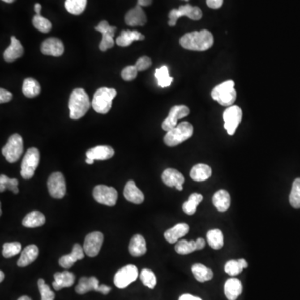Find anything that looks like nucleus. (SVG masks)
<instances>
[{
  "mask_svg": "<svg viewBox=\"0 0 300 300\" xmlns=\"http://www.w3.org/2000/svg\"><path fill=\"white\" fill-rule=\"evenodd\" d=\"M180 45L184 49L193 51H206L214 44V38L208 30L187 33L180 39Z\"/></svg>",
  "mask_w": 300,
  "mask_h": 300,
  "instance_id": "1",
  "label": "nucleus"
},
{
  "mask_svg": "<svg viewBox=\"0 0 300 300\" xmlns=\"http://www.w3.org/2000/svg\"><path fill=\"white\" fill-rule=\"evenodd\" d=\"M90 107H92V102H90L89 97L85 90L83 88H75L71 93L69 100L70 118L79 119L85 115Z\"/></svg>",
  "mask_w": 300,
  "mask_h": 300,
  "instance_id": "2",
  "label": "nucleus"
},
{
  "mask_svg": "<svg viewBox=\"0 0 300 300\" xmlns=\"http://www.w3.org/2000/svg\"><path fill=\"white\" fill-rule=\"evenodd\" d=\"M117 95V91L114 88H100L95 93L92 100V108L94 110L101 114L109 113L113 100Z\"/></svg>",
  "mask_w": 300,
  "mask_h": 300,
  "instance_id": "3",
  "label": "nucleus"
},
{
  "mask_svg": "<svg viewBox=\"0 0 300 300\" xmlns=\"http://www.w3.org/2000/svg\"><path fill=\"white\" fill-rule=\"evenodd\" d=\"M213 100L217 101L223 106H232L237 98V92L234 88L233 80L225 81L216 86L211 92Z\"/></svg>",
  "mask_w": 300,
  "mask_h": 300,
  "instance_id": "4",
  "label": "nucleus"
},
{
  "mask_svg": "<svg viewBox=\"0 0 300 300\" xmlns=\"http://www.w3.org/2000/svg\"><path fill=\"white\" fill-rule=\"evenodd\" d=\"M194 133V128L190 123L181 122L176 127L167 132L164 136L165 144L169 147H174L190 139Z\"/></svg>",
  "mask_w": 300,
  "mask_h": 300,
  "instance_id": "5",
  "label": "nucleus"
},
{
  "mask_svg": "<svg viewBox=\"0 0 300 300\" xmlns=\"http://www.w3.org/2000/svg\"><path fill=\"white\" fill-rule=\"evenodd\" d=\"M23 153V138L19 134L10 137L7 143L2 148V155L10 163H14L20 159Z\"/></svg>",
  "mask_w": 300,
  "mask_h": 300,
  "instance_id": "6",
  "label": "nucleus"
},
{
  "mask_svg": "<svg viewBox=\"0 0 300 300\" xmlns=\"http://www.w3.org/2000/svg\"><path fill=\"white\" fill-rule=\"evenodd\" d=\"M40 151L36 148H30L23 157L21 164V176L24 179H30L35 174L40 163Z\"/></svg>",
  "mask_w": 300,
  "mask_h": 300,
  "instance_id": "7",
  "label": "nucleus"
},
{
  "mask_svg": "<svg viewBox=\"0 0 300 300\" xmlns=\"http://www.w3.org/2000/svg\"><path fill=\"white\" fill-rule=\"evenodd\" d=\"M118 196V192L114 188L106 185H97L93 190V197L95 201L109 207L115 205Z\"/></svg>",
  "mask_w": 300,
  "mask_h": 300,
  "instance_id": "8",
  "label": "nucleus"
},
{
  "mask_svg": "<svg viewBox=\"0 0 300 300\" xmlns=\"http://www.w3.org/2000/svg\"><path fill=\"white\" fill-rule=\"evenodd\" d=\"M182 16H187L193 20H199L203 16V13L202 10L196 6H191L190 5H182L178 10H171L169 14V25L175 26L178 19Z\"/></svg>",
  "mask_w": 300,
  "mask_h": 300,
  "instance_id": "9",
  "label": "nucleus"
},
{
  "mask_svg": "<svg viewBox=\"0 0 300 300\" xmlns=\"http://www.w3.org/2000/svg\"><path fill=\"white\" fill-rule=\"evenodd\" d=\"M138 276H139V270L136 266L128 264L122 268H120L118 272L116 273L113 282L115 286L118 287V289H125L133 282L135 281Z\"/></svg>",
  "mask_w": 300,
  "mask_h": 300,
  "instance_id": "10",
  "label": "nucleus"
},
{
  "mask_svg": "<svg viewBox=\"0 0 300 300\" xmlns=\"http://www.w3.org/2000/svg\"><path fill=\"white\" fill-rule=\"evenodd\" d=\"M95 28L103 35L100 44V50L105 52L108 49H112L115 44L113 37L115 35L117 28L114 26H111L107 21L103 20Z\"/></svg>",
  "mask_w": 300,
  "mask_h": 300,
  "instance_id": "11",
  "label": "nucleus"
},
{
  "mask_svg": "<svg viewBox=\"0 0 300 300\" xmlns=\"http://www.w3.org/2000/svg\"><path fill=\"white\" fill-rule=\"evenodd\" d=\"M224 128L229 135H233L242 119V110L238 106H229L224 112Z\"/></svg>",
  "mask_w": 300,
  "mask_h": 300,
  "instance_id": "12",
  "label": "nucleus"
},
{
  "mask_svg": "<svg viewBox=\"0 0 300 300\" xmlns=\"http://www.w3.org/2000/svg\"><path fill=\"white\" fill-rule=\"evenodd\" d=\"M190 114V109L185 105H175L169 111V116L162 124V129L164 131H169L178 125L180 118H185Z\"/></svg>",
  "mask_w": 300,
  "mask_h": 300,
  "instance_id": "13",
  "label": "nucleus"
},
{
  "mask_svg": "<svg viewBox=\"0 0 300 300\" xmlns=\"http://www.w3.org/2000/svg\"><path fill=\"white\" fill-rule=\"evenodd\" d=\"M48 189L51 196L54 199H62L66 194V184L65 178L60 172H54L49 176Z\"/></svg>",
  "mask_w": 300,
  "mask_h": 300,
  "instance_id": "14",
  "label": "nucleus"
},
{
  "mask_svg": "<svg viewBox=\"0 0 300 300\" xmlns=\"http://www.w3.org/2000/svg\"><path fill=\"white\" fill-rule=\"evenodd\" d=\"M104 243V234L100 232H92L86 236L84 244H83V250L88 257L97 256L102 245Z\"/></svg>",
  "mask_w": 300,
  "mask_h": 300,
  "instance_id": "15",
  "label": "nucleus"
},
{
  "mask_svg": "<svg viewBox=\"0 0 300 300\" xmlns=\"http://www.w3.org/2000/svg\"><path fill=\"white\" fill-rule=\"evenodd\" d=\"M65 51L62 41L58 38H49L44 40L41 45V53L44 55L59 57Z\"/></svg>",
  "mask_w": 300,
  "mask_h": 300,
  "instance_id": "16",
  "label": "nucleus"
},
{
  "mask_svg": "<svg viewBox=\"0 0 300 300\" xmlns=\"http://www.w3.org/2000/svg\"><path fill=\"white\" fill-rule=\"evenodd\" d=\"M125 21L126 24L132 27L143 26L147 23V16L143 9L139 5L129 10L125 14Z\"/></svg>",
  "mask_w": 300,
  "mask_h": 300,
  "instance_id": "17",
  "label": "nucleus"
},
{
  "mask_svg": "<svg viewBox=\"0 0 300 300\" xmlns=\"http://www.w3.org/2000/svg\"><path fill=\"white\" fill-rule=\"evenodd\" d=\"M124 196L126 200L135 204H140L144 201V194L137 187L133 180H129L125 185Z\"/></svg>",
  "mask_w": 300,
  "mask_h": 300,
  "instance_id": "18",
  "label": "nucleus"
},
{
  "mask_svg": "<svg viewBox=\"0 0 300 300\" xmlns=\"http://www.w3.org/2000/svg\"><path fill=\"white\" fill-rule=\"evenodd\" d=\"M83 247L79 244H75L71 254L64 255L59 259V265L64 268H70L77 261L84 258Z\"/></svg>",
  "mask_w": 300,
  "mask_h": 300,
  "instance_id": "19",
  "label": "nucleus"
},
{
  "mask_svg": "<svg viewBox=\"0 0 300 300\" xmlns=\"http://www.w3.org/2000/svg\"><path fill=\"white\" fill-rule=\"evenodd\" d=\"M23 47L22 46L20 41L17 40L14 36L11 37V44L7 49H5L4 53V58L6 62H14L18 58H21L23 55Z\"/></svg>",
  "mask_w": 300,
  "mask_h": 300,
  "instance_id": "20",
  "label": "nucleus"
},
{
  "mask_svg": "<svg viewBox=\"0 0 300 300\" xmlns=\"http://www.w3.org/2000/svg\"><path fill=\"white\" fill-rule=\"evenodd\" d=\"M114 155V150L110 146L100 145L90 148L86 153L87 158L94 160H109Z\"/></svg>",
  "mask_w": 300,
  "mask_h": 300,
  "instance_id": "21",
  "label": "nucleus"
},
{
  "mask_svg": "<svg viewBox=\"0 0 300 300\" xmlns=\"http://www.w3.org/2000/svg\"><path fill=\"white\" fill-rule=\"evenodd\" d=\"M189 230H190V227L187 224L180 223L174 225L173 228L168 229L164 233V238L170 244H175L178 242L179 238L186 235Z\"/></svg>",
  "mask_w": 300,
  "mask_h": 300,
  "instance_id": "22",
  "label": "nucleus"
},
{
  "mask_svg": "<svg viewBox=\"0 0 300 300\" xmlns=\"http://www.w3.org/2000/svg\"><path fill=\"white\" fill-rule=\"evenodd\" d=\"M144 39V35L136 30H123L116 40V44L120 47H128L134 41H141Z\"/></svg>",
  "mask_w": 300,
  "mask_h": 300,
  "instance_id": "23",
  "label": "nucleus"
},
{
  "mask_svg": "<svg viewBox=\"0 0 300 300\" xmlns=\"http://www.w3.org/2000/svg\"><path fill=\"white\" fill-rule=\"evenodd\" d=\"M75 276L69 271L58 272L54 274V281L53 283V289L58 291L64 288H69L74 284Z\"/></svg>",
  "mask_w": 300,
  "mask_h": 300,
  "instance_id": "24",
  "label": "nucleus"
},
{
  "mask_svg": "<svg viewBox=\"0 0 300 300\" xmlns=\"http://www.w3.org/2000/svg\"><path fill=\"white\" fill-rule=\"evenodd\" d=\"M39 256V249L35 245H30L24 249L21 253L20 257L18 260V266L23 268L29 265L30 263L35 262Z\"/></svg>",
  "mask_w": 300,
  "mask_h": 300,
  "instance_id": "25",
  "label": "nucleus"
},
{
  "mask_svg": "<svg viewBox=\"0 0 300 300\" xmlns=\"http://www.w3.org/2000/svg\"><path fill=\"white\" fill-rule=\"evenodd\" d=\"M129 251L132 256H143L147 252L146 241L143 236L140 234H135L133 236L129 245Z\"/></svg>",
  "mask_w": 300,
  "mask_h": 300,
  "instance_id": "26",
  "label": "nucleus"
},
{
  "mask_svg": "<svg viewBox=\"0 0 300 300\" xmlns=\"http://www.w3.org/2000/svg\"><path fill=\"white\" fill-rule=\"evenodd\" d=\"M213 204L220 212H225L230 206L231 199L229 192L220 190L216 192L212 199Z\"/></svg>",
  "mask_w": 300,
  "mask_h": 300,
  "instance_id": "27",
  "label": "nucleus"
},
{
  "mask_svg": "<svg viewBox=\"0 0 300 300\" xmlns=\"http://www.w3.org/2000/svg\"><path fill=\"white\" fill-rule=\"evenodd\" d=\"M163 182L169 187H176L177 185H183L185 178L179 171L174 169H167L162 173Z\"/></svg>",
  "mask_w": 300,
  "mask_h": 300,
  "instance_id": "28",
  "label": "nucleus"
},
{
  "mask_svg": "<svg viewBox=\"0 0 300 300\" xmlns=\"http://www.w3.org/2000/svg\"><path fill=\"white\" fill-rule=\"evenodd\" d=\"M242 293V284L238 279H229L224 284V293L229 300H236Z\"/></svg>",
  "mask_w": 300,
  "mask_h": 300,
  "instance_id": "29",
  "label": "nucleus"
},
{
  "mask_svg": "<svg viewBox=\"0 0 300 300\" xmlns=\"http://www.w3.org/2000/svg\"><path fill=\"white\" fill-rule=\"evenodd\" d=\"M212 174V169L208 165L204 164H198L194 165L190 171V177L197 182L205 181L210 178Z\"/></svg>",
  "mask_w": 300,
  "mask_h": 300,
  "instance_id": "30",
  "label": "nucleus"
},
{
  "mask_svg": "<svg viewBox=\"0 0 300 300\" xmlns=\"http://www.w3.org/2000/svg\"><path fill=\"white\" fill-rule=\"evenodd\" d=\"M22 224L27 228H37L45 224V216L40 211L35 210L26 215Z\"/></svg>",
  "mask_w": 300,
  "mask_h": 300,
  "instance_id": "31",
  "label": "nucleus"
},
{
  "mask_svg": "<svg viewBox=\"0 0 300 300\" xmlns=\"http://www.w3.org/2000/svg\"><path fill=\"white\" fill-rule=\"evenodd\" d=\"M192 273L194 275V278L200 283L212 280L213 272L212 270L206 267L201 263H195L192 266Z\"/></svg>",
  "mask_w": 300,
  "mask_h": 300,
  "instance_id": "32",
  "label": "nucleus"
},
{
  "mask_svg": "<svg viewBox=\"0 0 300 300\" xmlns=\"http://www.w3.org/2000/svg\"><path fill=\"white\" fill-rule=\"evenodd\" d=\"M203 197L202 194L194 193L190 195V198L183 204V211L188 215H193L196 212L197 207L203 201Z\"/></svg>",
  "mask_w": 300,
  "mask_h": 300,
  "instance_id": "33",
  "label": "nucleus"
},
{
  "mask_svg": "<svg viewBox=\"0 0 300 300\" xmlns=\"http://www.w3.org/2000/svg\"><path fill=\"white\" fill-rule=\"evenodd\" d=\"M41 88L37 80L28 78L23 81V93L27 98H35L40 95Z\"/></svg>",
  "mask_w": 300,
  "mask_h": 300,
  "instance_id": "34",
  "label": "nucleus"
},
{
  "mask_svg": "<svg viewBox=\"0 0 300 300\" xmlns=\"http://www.w3.org/2000/svg\"><path fill=\"white\" fill-rule=\"evenodd\" d=\"M155 78L157 79L158 84L161 88H167L173 83V79L169 76V68L166 65H163L155 70Z\"/></svg>",
  "mask_w": 300,
  "mask_h": 300,
  "instance_id": "35",
  "label": "nucleus"
},
{
  "mask_svg": "<svg viewBox=\"0 0 300 300\" xmlns=\"http://www.w3.org/2000/svg\"><path fill=\"white\" fill-rule=\"evenodd\" d=\"M207 239L210 247L214 250H220L224 246V235L220 229H215L208 231Z\"/></svg>",
  "mask_w": 300,
  "mask_h": 300,
  "instance_id": "36",
  "label": "nucleus"
},
{
  "mask_svg": "<svg viewBox=\"0 0 300 300\" xmlns=\"http://www.w3.org/2000/svg\"><path fill=\"white\" fill-rule=\"evenodd\" d=\"M87 0H65V7L70 14L79 15L85 10Z\"/></svg>",
  "mask_w": 300,
  "mask_h": 300,
  "instance_id": "37",
  "label": "nucleus"
},
{
  "mask_svg": "<svg viewBox=\"0 0 300 300\" xmlns=\"http://www.w3.org/2000/svg\"><path fill=\"white\" fill-rule=\"evenodd\" d=\"M19 181L16 178H10L5 174H1L0 176V192L5 191V190H10L14 194H19Z\"/></svg>",
  "mask_w": 300,
  "mask_h": 300,
  "instance_id": "38",
  "label": "nucleus"
},
{
  "mask_svg": "<svg viewBox=\"0 0 300 300\" xmlns=\"http://www.w3.org/2000/svg\"><path fill=\"white\" fill-rule=\"evenodd\" d=\"M196 250L197 246L195 240H190V241L185 239L179 240L175 245V251L182 255L191 254Z\"/></svg>",
  "mask_w": 300,
  "mask_h": 300,
  "instance_id": "39",
  "label": "nucleus"
},
{
  "mask_svg": "<svg viewBox=\"0 0 300 300\" xmlns=\"http://www.w3.org/2000/svg\"><path fill=\"white\" fill-rule=\"evenodd\" d=\"M33 25L41 33H49L52 29V23L49 19L41 16V14H35L33 17Z\"/></svg>",
  "mask_w": 300,
  "mask_h": 300,
  "instance_id": "40",
  "label": "nucleus"
},
{
  "mask_svg": "<svg viewBox=\"0 0 300 300\" xmlns=\"http://www.w3.org/2000/svg\"><path fill=\"white\" fill-rule=\"evenodd\" d=\"M22 250V245L19 242L5 243L3 245V256L9 259L19 254Z\"/></svg>",
  "mask_w": 300,
  "mask_h": 300,
  "instance_id": "41",
  "label": "nucleus"
},
{
  "mask_svg": "<svg viewBox=\"0 0 300 300\" xmlns=\"http://www.w3.org/2000/svg\"><path fill=\"white\" fill-rule=\"evenodd\" d=\"M289 203L294 208H300V178H296L289 195Z\"/></svg>",
  "mask_w": 300,
  "mask_h": 300,
  "instance_id": "42",
  "label": "nucleus"
},
{
  "mask_svg": "<svg viewBox=\"0 0 300 300\" xmlns=\"http://www.w3.org/2000/svg\"><path fill=\"white\" fill-rule=\"evenodd\" d=\"M140 280L142 283L149 289H154L155 285H156V283H157V280H156L155 274L151 270L148 269V268H144V269L142 270L140 274Z\"/></svg>",
  "mask_w": 300,
  "mask_h": 300,
  "instance_id": "43",
  "label": "nucleus"
},
{
  "mask_svg": "<svg viewBox=\"0 0 300 300\" xmlns=\"http://www.w3.org/2000/svg\"><path fill=\"white\" fill-rule=\"evenodd\" d=\"M38 287L41 295V300H54L55 294L51 290L50 287L45 284V281L43 279L38 280Z\"/></svg>",
  "mask_w": 300,
  "mask_h": 300,
  "instance_id": "44",
  "label": "nucleus"
},
{
  "mask_svg": "<svg viewBox=\"0 0 300 300\" xmlns=\"http://www.w3.org/2000/svg\"><path fill=\"white\" fill-rule=\"evenodd\" d=\"M242 266L240 265L238 260H229L227 262L226 264L224 266V270L228 275L231 276H235L239 275L242 272Z\"/></svg>",
  "mask_w": 300,
  "mask_h": 300,
  "instance_id": "45",
  "label": "nucleus"
},
{
  "mask_svg": "<svg viewBox=\"0 0 300 300\" xmlns=\"http://www.w3.org/2000/svg\"><path fill=\"white\" fill-rule=\"evenodd\" d=\"M93 290L90 278L83 277L79 280V284L75 288V291L79 294H84Z\"/></svg>",
  "mask_w": 300,
  "mask_h": 300,
  "instance_id": "46",
  "label": "nucleus"
},
{
  "mask_svg": "<svg viewBox=\"0 0 300 300\" xmlns=\"http://www.w3.org/2000/svg\"><path fill=\"white\" fill-rule=\"evenodd\" d=\"M139 70H137L135 65H129L122 70L121 72V77L125 81L134 80L138 75Z\"/></svg>",
  "mask_w": 300,
  "mask_h": 300,
  "instance_id": "47",
  "label": "nucleus"
},
{
  "mask_svg": "<svg viewBox=\"0 0 300 300\" xmlns=\"http://www.w3.org/2000/svg\"><path fill=\"white\" fill-rule=\"evenodd\" d=\"M152 65V61L147 56H143L141 57L139 59L137 60L136 64H135V67L139 71H143V70H148V68Z\"/></svg>",
  "mask_w": 300,
  "mask_h": 300,
  "instance_id": "48",
  "label": "nucleus"
},
{
  "mask_svg": "<svg viewBox=\"0 0 300 300\" xmlns=\"http://www.w3.org/2000/svg\"><path fill=\"white\" fill-rule=\"evenodd\" d=\"M12 98H13V95H12L10 91L4 89V88L0 89V103L1 104H5V103L10 102L12 100Z\"/></svg>",
  "mask_w": 300,
  "mask_h": 300,
  "instance_id": "49",
  "label": "nucleus"
},
{
  "mask_svg": "<svg viewBox=\"0 0 300 300\" xmlns=\"http://www.w3.org/2000/svg\"><path fill=\"white\" fill-rule=\"evenodd\" d=\"M223 2H224V0H207V5L211 9L217 10L221 7Z\"/></svg>",
  "mask_w": 300,
  "mask_h": 300,
  "instance_id": "50",
  "label": "nucleus"
},
{
  "mask_svg": "<svg viewBox=\"0 0 300 300\" xmlns=\"http://www.w3.org/2000/svg\"><path fill=\"white\" fill-rule=\"evenodd\" d=\"M178 300H202L199 297H195V296L191 295L189 293H185L183 295L180 296L179 299Z\"/></svg>",
  "mask_w": 300,
  "mask_h": 300,
  "instance_id": "51",
  "label": "nucleus"
},
{
  "mask_svg": "<svg viewBox=\"0 0 300 300\" xmlns=\"http://www.w3.org/2000/svg\"><path fill=\"white\" fill-rule=\"evenodd\" d=\"M195 241H196L197 250H203V248L205 247V240L203 239V238H198Z\"/></svg>",
  "mask_w": 300,
  "mask_h": 300,
  "instance_id": "52",
  "label": "nucleus"
},
{
  "mask_svg": "<svg viewBox=\"0 0 300 300\" xmlns=\"http://www.w3.org/2000/svg\"><path fill=\"white\" fill-rule=\"evenodd\" d=\"M152 0H138V5L141 6V7H145V6H148L151 5Z\"/></svg>",
  "mask_w": 300,
  "mask_h": 300,
  "instance_id": "53",
  "label": "nucleus"
},
{
  "mask_svg": "<svg viewBox=\"0 0 300 300\" xmlns=\"http://www.w3.org/2000/svg\"><path fill=\"white\" fill-rule=\"evenodd\" d=\"M238 262H239L240 265L242 266L243 268H246L248 267V263L246 262V260L244 259H238Z\"/></svg>",
  "mask_w": 300,
  "mask_h": 300,
  "instance_id": "54",
  "label": "nucleus"
},
{
  "mask_svg": "<svg viewBox=\"0 0 300 300\" xmlns=\"http://www.w3.org/2000/svg\"><path fill=\"white\" fill-rule=\"evenodd\" d=\"M41 5L40 4H35V11L36 14H40V11H41Z\"/></svg>",
  "mask_w": 300,
  "mask_h": 300,
  "instance_id": "55",
  "label": "nucleus"
},
{
  "mask_svg": "<svg viewBox=\"0 0 300 300\" xmlns=\"http://www.w3.org/2000/svg\"><path fill=\"white\" fill-rule=\"evenodd\" d=\"M86 163H87V164H94V161H95V160H92V159H89V158H87V159H86Z\"/></svg>",
  "mask_w": 300,
  "mask_h": 300,
  "instance_id": "56",
  "label": "nucleus"
},
{
  "mask_svg": "<svg viewBox=\"0 0 300 300\" xmlns=\"http://www.w3.org/2000/svg\"><path fill=\"white\" fill-rule=\"evenodd\" d=\"M18 300H32L28 297V296H22Z\"/></svg>",
  "mask_w": 300,
  "mask_h": 300,
  "instance_id": "57",
  "label": "nucleus"
},
{
  "mask_svg": "<svg viewBox=\"0 0 300 300\" xmlns=\"http://www.w3.org/2000/svg\"><path fill=\"white\" fill-rule=\"evenodd\" d=\"M5 279V274L3 271H0V282H2Z\"/></svg>",
  "mask_w": 300,
  "mask_h": 300,
  "instance_id": "58",
  "label": "nucleus"
},
{
  "mask_svg": "<svg viewBox=\"0 0 300 300\" xmlns=\"http://www.w3.org/2000/svg\"><path fill=\"white\" fill-rule=\"evenodd\" d=\"M183 185H178L176 186V189L178 190V191H182L183 190Z\"/></svg>",
  "mask_w": 300,
  "mask_h": 300,
  "instance_id": "59",
  "label": "nucleus"
},
{
  "mask_svg": "<svg viewBox=\"0 0 300 300\" xmlns=\"http://www.w3.org/2000/svg\"><path fill=\"white\" fill-rule=\"evenodd\" d=\"M5 3H9V4H11V3L14 2L15 0H2Z\"/></svg>",
  "mask_w": 300,
  "mask_h": 300,
  "instance_id": "60",
  "label": "nucleus"
},
{
  "mask_svg": "<svg viewBox=\"0 0 300 300\" xmlns=\"http://www.w3.org/2000/svg\"><path fill=\"white\" fill-rule=\"evenodd\" d=\"M185 1H188V0H185Z\"/></svg>",
  "mask_w": 300,
  "mask_h": 300,
  "instance_id": "61",
  "label": "nucleus"
}]
</instances>
